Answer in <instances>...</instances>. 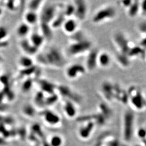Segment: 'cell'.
<instances>
[{
    "instance_id": "obj_34",
    "label": "cell",
    "mask_w": 146,
    "mask_h": 146,
    "mask_svg": "<svg viewBox=\"0 0 146 146\" xmlns=\"http://www.w3.org/2000/svg\"><path fill=\"white\" fill-rule=\"evenodd\" d=\"M75 12V8L74 4H68L63 10L65 17L68 18H71L72 16L74 15Z\"/></svg>"
},
{
    "instance_id": "obj_9",
    "label": "cell",
    "mask_w": 146,
    "mask_h": 146,
    "mask_svg": "<svg viewBox=\"0 0 146 146\" xmlns=\"http://www.w3.org/2000/svg\"><path fill=\"white\" fill-rule=\"evenodd\" d=\"M75 8L74 15L78 20L82 21L85 19L87 13V7L86 2L82 0H76L74 2Z\"/></svg>"
},
{
    "instance_id": "obj_45",
    "label": "cell",
    "mask_w": 146,
    "mask_h": 146,
    "mask_svg": "<svg viewBox=\"0 0 146 146\" xmlns=\"http://www.w3.org/2000/svg\"><path fill=\"white\" fill-rule=\"evenodd\" d=\"M140 47H142L143 49L145 50L146 49V37L143 39L140 42Z\"/></svg>"
},
{
    "instance_id": "obj_15",
    "label": "cell",
    "mask_w": 146,
    "mask_h": 146,
    "mask_svg": "<svg viewBox=\"0 0 146 146\" xmlns=\"http://www.w3.org/2000/svg\"><path fill=\"white\" fill-rule=\"evenodd\" d=\"M41 115L43 116L44 120L47 123L50 125H57L61 120L60 116L58 114L49 110H44L42 111Z\"/></svg>"
},
{
    "instance_id": "obj_43",
    "label": "cell",
    "mask_w": 146,
    "mask_h": 146,
    "mask_svg": "<svg viewBox=\"0 0 146 146\" xmlns=\"http://www.w3.org/2000/svg\"><path fill=\"white\" fill-rule=\"evenodd\" d=\"M140 11L143 15H146V0L140 2Z\"/></svg>"
},
{
    "instance_id": "obj_33",
    "label": "cell",
    "mask_w": 146,
    "mask_h": 146,
    "mask_svg": "<svg viewBox=\"0 0 146 146\" xmlns=\"http://www.w3.org/2000/svg\"><path fill=\"white\" fill-rule=\"evenodd\" d=\"M129 57L127 55L119 53L117 55V60L118 62L124 67H128L129 65L130 62L129 60Z\"/></svg>"
},
{
    "instance_id": "obj_2",
    "label": "cell",
    "mask_w": 146,
    "mask_h": 146,
    "mask_svg": "<svg viewBox=\"0 0 146 146\" xmlns=\"http://www.w3.org/2000/svg\"><path fill=\"white\" fill-rule=\"evenodd\" d=\"M40 10L41 13L39 15L40 23L50 25L58 13V6L51 2L44 3Z\"/></svg>"
},
{
    "instance_id": "obj_1",
    "label": "cell",
    "mask_w": 146,
    "mask_h": 146,
    "mask_svg": "<svg viewBox=\"0 0 146 146\" xmlns=\"http://www.w3.org/2000/svg\"><path fill=\"white\" fill-rule=\"evenodd\" d=\"M36 59L41 64L55 68H62L66 63L63 53L55 47H50L44 53L37 54Z\"/></svg>"
},
{
    "instance_id": "obj_7",
    "label": "cell",
    "mask_w": 146,
    "mask_h": 146,
    "mask_svg": "<svg viewBox=\"0 0 146 146\" xmlns=\"http://www.w3.org/2000/svg\"><path fill=\"white\" fill-rule=\"evenodd\" d=\"M86 70V67L84 65L81 64L75 63L70 65L65 70V75L69 79H76L85 74Z\"/></svg>"
},
{
    "instance_id": "obj_31",
    "label": "cell",
    "mask_w": 146,
    "mask_h": 146,
    "mask_svg": "<svg viewBox=\"0 0 146 146\" xmlns=\"http://www.w3.org/2000/svg\"><path fill=\"white\" fill-rule=\"evenodd\" d=\"M33 79L31 77H27L21 85V91L23 93H29L33 86Z\"/></svg>"
},
{
    "instance_id": "obj_22",
    "label": "cell",
    "mask_w": 146,
    "mask_h": 146,
    "mask_svg": "<svg viewBox=\"0 0 146 146\" xmlns=\"http://www.w3.org/2000/svg\"><path fill=\"white\" fill-rule=\"evenodd\" d=\"M40 28L41 30V34L44 37L45 40H50L53 36V29L50 25L40 23Z\"/></svg>"
},
{
    "instance_id": "obj_12",
    "label": "cell",
    "mask_w": 146,
    "mask_h": 146,
    "mask_svg": "<svg viewBox=\"0 0 146 146\" xmlns=\"http://www.w3.org/2000/svg\"><path fill=\"white\" fill-rule=\"evenodd\" d=\"M101 92L103 96L108 101H111L114 99L115 94V84L110 82H104L101 86Z\"/></svg>"
},
{
    "instance_id": "obj_32",
    "label": "cell",
    "mask_w": 146,
    "mask_h": 146,
    "mask_svg": "<svg viewBox=\"0 0 146 146\" xmlns=\"http://www.w3.org/2000/svg\"><path fill=\"white\" fill-rule=\"evenodd\" d=\"M59 95L56 93L46 96L45 105L46 106H51L54 105L59 100Z\"/></svg>"
},
{
    "instance_id": "obj_10",
    "label": "cell",
    "mask_w": 146,
    "mask_h": 146,
    "mask_svg": "<svg viewBox=\"0 0 146 146\" xmlns=\"http://www.w3.org/2000/svg\"><path fill=\"white\" fill-rule=\"evenodd\" d=\"M39 88L41 92H43L44 94H47L48 95H51L56 93L57 85L50 82L48 80L41 78L39 79L37 81Z\"/></svg>"
},
{
    "instance_id": "obj_19",
    "label": "cell",
    "mask_w": 146,
    "mask_h": 146,
    "mask_svg": "<svg viewBox=\"0 0 146 146\" xmlns=\"http://www.w3.org/2000/svg\"><path fill=\"white\" fill-rule=\"evenodd\" d=\"M30 30V26L25 22L20 23L16 28V34L21 39H26Z\"/></svg>"
},
{
    "instance_id": "obj_21",
    "label": "cell",
    "mask_w": 146,
    "mask_h": 146,
    "mask_svg": "<svg viewBox=\"0 0 146 146\" xmlns=\"http://www.w3.org/2000/svg\"><path fill=\"white\" fill-rule=\"evenodd\" d=\"M111 62V58L110 55L106 52H102L98 55L97 63L101 67H107L109 65Z\"/></svg>"
},
{
    "instance_id": "obj_52",
    "label": "cell",
    "mask_w": 146,
    "mask_h": 146,
    "mask_svg": "<svg viewBox=\"0 0 146 146\" xmlns=\"http://www.w3.org/2000/svg\"><path fill=\"white\" fill-rule=\"evenodd\" d=\"M144 97H145V99L146 100V94H145V95H144Z\"/></svg>"
},
{
    "instance_id": "obj_44",
    "label": "cell",
    "mask_w": 146,
    "mask_h": 146,
    "mask_svg": "<svg viewBox=\"0 0 146 146\" xmlns=\"http://www.w3.org/2000/svg\"><path fill=\"white\" fill-rule=\"evenodd\" d=\"M133 2V1H124L121 2V4L125 8H129V7L131 6V4H132Z\"/></svg>"
},
{
    "instance_id": "obj_35",
    "label": "cell",
    "mask_w": 146,
    "mask_h": 146,
    "mask_svg": "<svg viewBox=\"0 0 146 146\" xmlns=\"http://www.w3.org/2000/svg\"><path fill=\"white\" fill-rule=\"evenodd\" d=\"M18 1H7L6 2L5 6L8 10L15 12L18 10V4H17Z\"/></svg>"
},
{
    "instance_id": "obj_49",
    "label": "cell",
    "mask_w": 146,
    "mask_h": 146,
    "mask_svg": "<svg viewBox=\"0 0 146 146\" xmlns=\"http://www.w3.org/2000/svg\"><path fill=\"white\" fill-rule=\"evenodd\" d=\"M145 134L146 132L144 129H141L139 131V135L140 136H141V137H144V136L145 135Z\"/></svg>"
},
{
    "instance_id": "obj_11",
    "label": "cell",
    "mask_w": 146,
    "mask_h": 146,
    "mask_svg": "<svg viewBox=\"0 0 146 146\" xmlns=\"http://www.w3.org/2000/svg\"><path fill=\"white\" fill-rule=\"evenodd\" d=\"M98 54V51L95 49H91L89 51L86 62V69L94 70L96 68L98 65L97 58Z\"/></svg>"
},
{
    "instance_id": "obj_4",
    "label": "cell",
    "mask_w": 146,
    "mask_h": 146,
    "mask_svg": "<svg viewBox=\"0 0 146 146\" xmlns=\"http://www.w3.org/2000/svg\"><path fill=\"white\" fill-rule=\"evenodd\" d=\"M56 91L58 92L59 96H62L67 100L72 102L78 103L82 100V96L73 90V89L68 86L65 84H60L57 86Z\"/></svg>"
},
{
    "instance_id": "obj_18",
    "label": "cell",
    "mask_w": 146,
    "mask_h": 146,
    "mask_svg": "<svg viewBox=\"0 0 146 146\" xmlns=\"http://www.w3.org/2000/svg\"><path fill=\"white\" fill-rule=\"evenodd\" d=\"M24 20L29 26H33L39 21V15L37 13L28 10L24 15Z\"/></svg>"
},
{
    "instance_id": "obj_42",
    "label": "cell",
    "mask_w": 146,
    "mask_h": 146,
    "mask_svg": "<svg viewBox=\"0 0 146 146\" xmlns=\"http://www.w3.org/2000/svg\"><path fill=\"white\" fill-rule=\"evenodd\" d=\"M32 130L34 131V132H35V133H37V134L39 135L40 136H41V137L43 136V133H42L41 127L40 125H39L38 124H35L32 126Z\"/></svg>"
},
{
    "instance_id": "obj_29",
    "label": "cell",
    "mask_w": 146,
    "mask_h": 146,
    "mask_svg": "<svg viewBox=\"0 0 146 146\" xmlns=\"http://www.w3.org/2000/svg\"><path fill=\"white\" fill-rule=\"evenodd\" d=\"M144 49L140 46H135L130 47V49L128 53V56L130 57H140L144 55Z\"/></svg>"
},
{
    "instance_id": "obj_26",
    "label": "cell",
    "mask_w": 146,
    "mask_h": 146,
    "mask_svg": "<svg viewBox=\"0 0 146 146\" xmlns=\"http://www.w3.org/2000/svg\"><path fill=\"white\" fill-rule=\"evenodd\" d=\"M45 99L46 95L43 92L41 91L36 92L34 98L35 106L39 108H44L46 106Z\"/></svg>"
},
{
    "instance_id": "obj_38",
    "label": "cell",
    "mask_w": 146,
    "mask_h": 146,
    "mask_svg": "<svg viewBox=\"0 0 146 146\" xmlns=\"http://www.w3.org/2000/svg\"><path fill=\"white\" fill-rule=\"evenodd\" d=\"M62 143V140L59 136H54L50 140L51 146H61Z\"/></svg>"
},
{
    "instance_id": "obj_39",
    "label": "cell",
    "mask_w": 146,
    "mask_h": 146,
    "mask_svg": "<svg viewBox=\"0 0 146 146\" xmlns=\"http://www.w3.org/2000/svg\"><path fill=\"white\" fill-rule=\"evenodd\" d=\"M8 36V31L6 28L1 26L0 27V41H6Z\"/></svg>"
},
{
    "instance_id": "obj_5",
    "label": "cell",
    "mask_w": 146,
    "mask_h": 146,
    "mask_svg": "<svg viewBox=\"0 0 146 146\" xmlns=\"http://www.w3.org/2000/svg\"><path fill=\"white\" fill-rule=\"evenodd\" d=\"M127 93L129 96V100L136 109L141 110L145 106L146 100L141 92L135 87H130Z\"/></svg>"
},
{
    "instance_id": "obj_6",
    "label": "cell",
    "mask_w": 146,
    "mask_h": 146,
    "mask_svg": "<svg viewBox=\"0 0 146 146\" xmlns=\"http://www.w3.org/2000/svg\"><path fill=\"white\" fill-rule=\"evenodd\" d=\"M116 15L115 9L113 7H107L98 10L93 17L94 23H100L114 18Z\"/></svg>"
},
{
    "instance_id": "obj_17",
    "label": "cell",
    "mask_w": 146,
    "mask_h": 146,
    "mask_svg": "<svg viewBox=\"0 0 146 146\" xmlns=\"http://www.w3.org/2000/svg\"><path fill=\"white\" fill-rule=\"evenodd\" d=\"M45 40V39L42 35L38 32H33L31 34L29 39L31 43L38 49L43 46Z\"/></svg>"
},
{
    "instance_id": "obj_51",
    "label": "cell",
    "mask_w": 146,
    "mask_h": 146,
    "mask_svg": "<svg viewBox=\"0 0 146 146\" xmlns=\"http://www.w3.org/2000/svg\"><path fill=\"white\" fill-rule=\"evenodd\" d=\"M1 62H2V59L0 58V63H1Z\"/></svg>"
},
{
    "instance_id": "obj_27",
    "label": "cell",
    "mask_w": 146,
    "mask_h": 146,
    "mask_svg": "<svg viewBox=\"0 0 146 146\" xmlns=\"http://www.w3.org/2000/svg\"><path fill=\"white\" fill-rule=\"evenodd\" d=\"M128 9L129 16L131 17H135L140 11V2L139 1H133L132 4Z\"/></svg>"
},
{
    "instance_id": "obj_16",
    "label": "cell",
    "mask_w": 146,
    "mask_h": 146,
    "mask_svg": "<svg viewBox=\"0 0 146 146\" xmlns=\"http://www.w3.org/2000/svg\"><path fill=\"white\" fill-rule=\"evenodd\" d=\"M62 27L65 32L69 35H72L77 31V22L74 18H69L65 20Z\"/></svg>"
},
{
    "instance_id": "obj_36",
    "label": "cell",
    "mask_w": 146,
    "mask_h": 146,
    "mask_svg": "<svg viewBox=\"0 0 146 146\" xmlns=\"http://www.w3.org/2000/svg\"><path fill=\"white\" fill-rule=\"evenodd\" d=\"M93 123L92 122H90L85 128H82L80 131V134L83 138H86L88 136L89 133L91 132L92 129L93 127Z\"/></svg>"
},
{
    "instance_id": "obj_23",
    "label": "cell",
    "mask_w": 146,
    "mask_h": 146,
    "mask_svg": "<svg viewBox=\"0 0 146 146\" xmlns=\"http://www.w3.org/2000/svg\"><path fill=\"white\" fill-rule=\"evenodd\" d=\"M64 110L69 117H73L76 114V109L74 103L69 100H66L64 103Z\"/></svg>"
},
{
    "instance_id": "obj_46",
    "label": "cell",
    "mask_w": 146,
    "mask_h": 146,
    "mask_svg": "<svg viewBox=\"0 0 146 146\" xmlns=\"http://www.w3.org/2000/svg\"><path fill=\"white\" fill-rule=\"evenodd\" d=\"M8 109V106L3 103H0V111H5Z\"/></svg>"
},
{
    "instance_id": "obj_28",
    "label": "cell",
    "mask_w": 146,
    "mask_h": 146,
    "mask_svg": "<svg viewBox=\"0 0 146 146\" xmlns=\"http://www.w3.org/2000/svg\"><path fill=\"white\" fill-rule=\"evenodd\" d=\"M22 113L25 115L29 117H34L36 114V110L35 108L31 104H26L22 107Z\"/></svg>"
},
{
    "instance_id": "obj_47",
    "label": "cell",
    "mask_w": 146,
    "mask_h": 146,
    "mask_svg": "<svg viewBox=\"0 0 146 146\" xmlns=\"http://www.w3.org/2000/svg\"><path fill=\"white\" fill-rule=\"evenodd\" d=\"M19 135L21 136V138H25V136L26 135V130L25 129H21L19 131Z\"/></svg>"
},
{
    "instance_id": "obj_25",
    "label": "cell",
    "mask_w": 146,
    "mask_h": 146,
    "mask_svg": "<svg viewBox=\"0 0 146 146\" xmlns=\"http://www.w3.org/2000/svg\"><path fill=\"white\" fill-rule=\"evenodd\" d=\"M44 1L41 0H31L28 3L27 7L29 11L37 13L41 9L44 4Z\"/></svg>"
},
{
    "instance_id": "obj_8",
    "label": "cell",
    "mask_w": 146,
    "mask_h": 146,
    "mask_svg": "<svg viewBox=\"0 0 146 146\" xmlns=\"http://www.w3.org/2000/svg\"><path fill=\"white\" fill-rule=\"evenodd\" d=\"M114 40L116 45L119 49L120 53L128 55L130 47L129 46L128 40L125 35L120 32H117L114 36Z\"/></svg>"
},
{
    "instance_id": "obj_37",
    "label": "cell",
    "mask_w": 146,
    "mask_h": 146,
    "mask_svg": "<svg viewBox=\"0 0 146 146\" xmlns=\"http://www.w3.org/2000/svg\"><path fill=\"white\" fill-rule=\"evenodd\" d=\"M71 36H72V39H73V42H77L85 39V37H84L83 34L82 33V32H78L77 31L74 32L73 34L71 35Z\"/></svg>"
},
{
    "instance_id": "obj_50",
    "label": "cell",
    "mask_w": 146,
    "mask_h": 146,
    "mask_svg": "<svg viewBox=\"0 0 146 146\" xmlns=\"http://www.w3.org/2000/svg\"><path fill=\"white\" fill-rule=\"evenodd\" d=\"M3 12L2 8H1V7H0V17L2 16V14H3Z\"/></svg>"
},
{
    "instance_id": "obj_13",
    "label": "cell",
    "mask_w": 146,
    "mask_h": 146,
    "mask_svg": "<svg viewBox=\"0 0 146 146\" xmlns=\"http://www.w3.org/2000/svg\"><path fill=\"white\" fill-rule=\"evenodd\" d=\"M134 115L130 111L126 112L125 115V134L126 139L129 140L131 136V129L133 128Z\"/></svg>"
},
{
    "instance_id": "obj_41",
    "label": "cell",
    "mask_w": 146,
    "mask_h": 146,
    "mask_svg": "<svg viewBox=\"0 0 146 146\" xmlns=\"http://www.w3.org/2000/svg\"><path fill=\"white\" fill-rule=\"evenodd\" d=\"M0 82L4 86H10V78L8 76V75H3L0 76Z\"/></svg>"
},
{
    "instance_id": "obj_14",
    "label": "cell",
    "mask_w": 146,
    "mask_h": 146,
    "mask_svg": "<svg viewBox=\"0 0 146 146\" xmlns=\"http://www.w3.org/2000/svg\"><path fill=\"white\" fill-rule=\"evenodd\" d=\"M20 46L21 49L23 50V52L27 55L30 56L32 55H35L38 52L39 49L32 45L29 40L27 39H23L20 42Z\"/></svg>"
},
{
    "instance_id": "obj_24",
    "label": "cell",
    "mask_w": 146,
    "mask_h": 146,
    "mask_svg": "<svg viewBox=\"0 0 146 146\" xmlns=\"http://www.w3.org/2000/svg\"><path fill=\"white\" fill-rule=\"evenodd\" d=\"M18 63L22 69L30 68L34 65L33 60L31 59L30 56L27 55L21 56L18 59Z\"/></svg>"
},
{
    "instance_id": "obj_20",
    "label": "cell",
    "mask_w": 146,
    "mask_h": 146,
    "mask_svg": "<svg viewBox=\"0 0 146 146\" xmlns=\"http://www.w3.org/2000/svg\"><path fill=\"white\" fill-rule=\"evenodd\" d=\"M63 13H57L54 19L50 24V26L53 29H58V28L62 27L63 23L66 20Z\"/></svg>"
},
{
    "instance_id": "obj_48",
    "label": "cell",
    "mask_w": 146,
    "mask_h": 146,
    "mask_svg": "<svg viewBox=\"0 0 146 146\" xmlns=\"http://www.w3.org/2000/svg\"><path fill=\"white\" fill-rule=\"evenodd\" d=\"M5 95L2 91L0 92V103H3V101L5 98Z\"/></svg>"
},
{
    "instance_id": "obj_3",
    "label": "cell",
    "mask_w": 146,
    "mask_h": 146,
    "mask_svg": "<svg viewBox=\"0 0 146 146\" xmlns=\"http://www.w3.org/2000/svg\"><path fill=\"white\" fill-rule=\"evenodd\" d=\"M92 46L91 42L86 39L73 42L68 46V53L72 56H76L90 51L92 49Z\"/></svg>"
},
{
    "instance_id": "obj_40",
    "label": "cell",
    "mask_w": 146,
    "mask_h": 146,
    "mask_svg": "<svg viewBox=\"0 0 146 146\" xmlns=\"http://www.w3.org/2000/svg\"><path fill=\"white\" fill-rule=\"evenodd\" d=\"M100 109L101 111L103 113V115H106V116H108L110 115L111 114V110L110 108L108 107L105 103H101L100 106Z\"/></svg>"
},
{
    "instance_id": "obj_30",
    "label": "cell",
    "mask_w": 146,
    "mask_h": 146,
    "mask_svg": "<svg viewBox=\"0 0 146 146\" xmlns=\"http://www.w3.org/2000/svg\"><path fill=\"white\" fill-rule=\"evenodd\" d=\"M37 72V68L35 65H33L30 68H25V69H22L19 71V76L21 77H30L31 75L35 74L36 72Z\"/></svg>"
}]
</instances>
